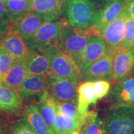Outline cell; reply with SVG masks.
Wrapping results in <instances>:
<instances>
[{
    "instance_id": "cell-4",
    "label": "cell",
    "mask_w": 134,
    "mask_h": 134,
    "mask_svg": "<svg viewBox=\"0 0 134 134\" xmlns=\"http://www.w3.org/2000/svg\"><path fill=\"white\" fill-rule=\"evenodd\" d=\"M64 9L70 26L80 29L92 26L96 11L94 4L89 0H65Z\"/></svg>"
},
{
    "instance_id": "cell-12",
    "label": "cell",
    "mask_w": 134,
    "mask_h": 134,
    "mask_svg": "<svg viewBox=\"0 0 134 134\" xmlns=\"http://www.w3.org/2000/svg\"><path fill=\"white\" fill-rule=\"evenodd\" d=\"M43 22L40 15L30 11L11 21L9 27L19 34L24 41L27 42L34 35Z\"/></svg>"
},
{
    "instance_id": "cell-31",
    "label": "cell",
    "mask_w": 134,
    "mask_h": 134,
    "mask_svg": "<svg viewBox=\"0 0 134 134\" xmlns=\"http://www.w3.org/2000/svg\"><path fill=\"white\" fill-rule=\"evenodd\" d=\"M11 132L13 134H36L21 119L12 124Z\"/></svg>"
},
{
    "instance_id": "cell-10",
    "label": "cell",
    "mask_w": 134,
    "mask_h": 134,
    "mask_svg": "<svg viewBox=\"0 0 134 134\" xmlns=\"http://www.w3.org/2000/svg\"><path fill=\"white\" fill-rule=\"evenodd\" d=\"M0 47L6 50L15 61H26L31 50L19 34L10 27L0 37Z\"/></svg>"
},
{
    "instance_id": "cell-26",
    "label": "cell",
    "mask_w": 134,
    "mask_h": 134,
    "mask_svg": "<svg viewBox=\"0 0 134 134\" xmlns=\"http://www.w3.org/2000/svg\"><path fill=\"white\" fill-rule=\"evenodd\" d=\"M125 19L122 47L130 48L134 47V19L125 9Z\"/></svg>"
},
{
    "instance_id": "cell-15",
    "label": "cell",
    "mask_w": 134,
    "mask_h": 134,
    "mask_svg": "<svg viewBox=\"0 0 134 134\" xmlns=\"http://www.w3.org/2000/svg\"><path fill=\"white\" fill-rule=\"evenodd\" d=\"M113 56L109 53L88 66L82 72L83 81H94L103 80L110 81Z\"/></svg>"
},
{
    "instance_id": "cell-9",
    "label": "cell",
    "mask_w": 134,
    "mask_h": 134,
    "mask_svg": "<svg viewBox=\"0 0 134 134\" xmlns=\"http://www.w3.org/2000/svg\"><path fill=\"white\" fill-rule=\"evenodd\" d=\"M108 100L110 107H128L134 109V74L113 85Z\"/></svg>"
},
{
    "instance_id": "cell-17",
    "label": "cell",
    "mask_w": 134,
    "mask_h": 134,
    "mask_svg": "<svg viewBox=\"0 0 134 134\" xmlns=\"http://www.w3.org/2000/svg\"><path fill=\"white\" fill-rule=\"evenodd\" d=\"M25 63L27 75L48 76L51 73L48 57L42 53L31 49Z\"/></svg>"
},
{
    "instance_id": "cell-1",
    "label": "cell",
    "mask_w": 134,
    "mask_h": 134,
    "mask_svg": "<svg viewBox=\"0 0 134 134\" xmlns=\"http://www.w3.org/2000/svg\"><path fill=\"white\" fill-rule=\"evenodd\" d=\"M69 26L68 20L65 18L43 22L34 35L26 43L31 49L42 53L57 49Z\"/></svg>"
},
{
    "instance_id": "cell-3",
    "label": "cell",
    "mask_w": 134,
    "mask_h": 134,
    "mask_svg": "<svg viewBox=\"0 0 134 134\" xmlns=\"http://www.w3.org/2000/svg\"><path fill=\"white\" fill-rule=\"evenodd\" d=\"M107 134H132L134 109L128 107H109L105 110Z\"/></svg>"
},
{
    "instance_id": "cell-2",
    "label": "cell",
    "mask_w": 134,
    "mask_h": 134,
    "mask_svg": "<svg viewBox=\"0 0 134 134\" xmlns=\"http://www.w3.org/2000/svg\"><path fill=\"white\" fill-rule=\"evenodd\" d=\"M48 57L51 73L79 85L83 81V74L74 59L62 50L57 48L43 53Z\"/></svg>"
},
{
    "instance_id": "cell-37",
    "label": "cell",
    "mask_w": 134,
    "mask_h": 134,
    "mask_svg": "<svg viewBox=\"0 0 134 134\" xmlns=\"http://www.w3.org/2000/svg\"><path fill=\"white\" fill-rule=\"evenodd\" d=\"M9 134H13V133H11V132H10V133H9Z\"/></svg>"
},
{
    "instance_id": "cell-6",
    "label": "cell",
    "mask_w": 134,
    "mask_h": 134,
    "mask_svg": "<svg viewBox=\"0 0 134 134\" xmlns=\"http://www.w3.org/2000/svg\"><path fill=\"white\" fill-rule=\"evenodd\" d=\"M77 84L52 73L47 76V92L58 103L77 104Z\"/></svg>"
},
{
    "instance_id": "cell-30",
    "label": "cell",
    "mask_w": 134,
    "mask_h": 134,
    "mask_svg": "<svg viewBox=\"0 0 134 134\" xmlns=\"http://www.w3.org/2000/svg\"><path fill=\"white\" fill-rule=\"evenodd\" d=\"M10 19L5 8L4 1L0 0V37L9 29Z\"/></svg>"
},
{
    "instance_id": "cell-14",
    "label": "cell",
    "mask_w": 134,
    "mask_h": 134,
    "mask_svg": "<svg viewBox=\"0 0 134 134\" xmlns=\"http://www.w3.org/2000/svg\"><path fill=\"white\" fill-rule=\"evenodd\" d=\"M126 0H113L103 9L96 11L91 27L99 33L104 27L117 19L125 9Z\"/></svg>"
},
{
    "instance_id": "cell-39",
    "label": "cell",
    "mask_w": 134,
    "mask_h": 134,
    "mask_svg": "<svg viewBox=\"0 0 134 134\" xmlns=\"http://www.w3.org/2000/svg\"><path fill=\"white\" fill-rule=\"evenodd\" d=\"M0 78H1V76H0Z\"/></svg>"
},
{
    "instance_id": "cell-38",
    "label": "cell",
    "mask_w": 134,
    "mask_h": 134,
    "mask_svg": "<svg viewBox=\"0 0 134 134\" xmlns=\"http://www.w3.org/2000/svg\"><path fill=\"white\" fill-rule=\"evenodd\" d=\"M3 1H4V0H3Z\"/></svg>"
},
{
    "instance_id": "cell-35",
    "label": "cell",
    "mask_w": 134,
    "mask_h": 134,
    "mask_svg": "<svg viewBox=\"0 0 134 134\" xmlns=\"http://www.w3.org/2000/svg\"><path fill=\"white\" fill-rule=\"evenodd\" d=\"M97 1H101V2H105V3H109L110 2V1H113V0H97Z\"/></svg>"
},
{
    "instance_id": "cell-20",
    "label": "cell",
    "mask_w": 134,
    "mask_h": 134,
    "mask_svg": "<svg viewBox=\"0 0 134 134\" xmlns=\"http://www.w3.org/2000/svg\"><path fill=\"white\" fill-rule=\"evenodd\" d=\"M23 100L19 92L0 84V110L19 113L23 109Z\"/></svg>"
},
{
    "instance_id": "cell-33",
    "label": "cell",
    "mask_w": 134,
    "mask_h": 134,
    "mask_svg": "<svg viewBox=\"0 0 134 134\" xmlns=\"http://www.w3.org/2000/svg\"><path fill=\"white\" fill-rule=\"evenodd\" d=\"M9 133L6 125L0 122V134H9Z\"/></svg>"
},
{
    "instance_id": "cell-11",
    "label": "cell",
    "mask_w": 134,
    "mask_h": 134,
    "mask_svg": "<svg viewBox=\"0 0 134 134\" xmlns=\"http://www.w3.org/2000/svg\"><path fill=\"white\" fill-rule=\"evenodd\" d=\"M125 19V10L114 21L100 30V35L104 39L113 54L121 47Z\"/></svg>"
},
{
    "instance_id": "cell-19",
    "label": "cell",
    "mask_w": 134,
    "mask_h": 134,
    "mask_svg": "<svg viewBox=\"0 0 134 134\" xmlns=\"http://www.w3.org/2000/svg\"><path fill=\"white\" fill-rule=\"evenodd\" d=\"M21 119L36 134H55L43 120L36 104L29 105L25 109Z\"/></svg>"
},
{
    "instance_id": "cell-23",
    "label": "cell",
    "mask_w": 134,
    "mask_h": 134,
    "mask_svg": "<svg viewBox=\"0 0 134 134\" xmlns=\"http://www.w3.org/2000/svg\"><path fill=\"white\" fill-rule=\"evenodd\" d=\"M86 122V114L76 119L63 116L57 112L53 132L55 134H70L75 130L81 129Z\"/></svg>"
},
{
    "instance_id": "cell-13",
    "label": "cell",
    "mask_w": 134,
    "mask_h": 134,
    "mask_svg": "<svg viewBox=\"0 0 134 134\" xmlns=\"http://www.w3.org/2000/svg\"><path fill=\"white\" fill-rule=\"evenodd\" d=\"M32 12L40 15L44 22L60 18L65 9V0H30Z\"/></svg>"
},
{
    "instance_id": "cell-16",
    "label": "cell",
    "mask_w": 134,
    "mask_h": 134,
    "mask_svg": "<svg viewBox=\"0 0 134 134\" xmlns=\"http://www.w3.org/2000/svg\"><path fill=\"white\" fill-rule=\"evenodd\" d=\"M47 76L27 75L22 83L19 93L23 100L41 97L47 91Z\"/></svg>"
},
{
    "instance_id": "cell-27",
    "label": "cell",
    "mask_w": 134,
    "mask_h": 134,
    "mask_svg": "<svg viewBox=\"0 0 134 134\" xmlns=\"http://www.w3.org/2000/svg\"><path fill=\"white\" fill-rule=\"evenodd\" d=\"M57 112L61 114L63 116L76 119L81 117L83 115H81L78 113L77 104L70 103H58L56 101Z\"/></svg>"
},
{
    "instance_id": "cell-34",
    "label": "cell",
    "mask_w": 134,
    "mask_h": 134,
    "mask_svg": "<svg viewBox=\"0 0 134 134\" xmlns=\"http://www.w3.org/2000/svg\"><path fill=\"white\" fill-rule=\"evenodd\" d=\"M81 129H78V130H75V131L71 132V133H70V134H80V130H81Z\"/></svg>"
},
{
    "instance_id": "cell-8",
    "label": "cell",
    "mask_w": 134,
    "mask_h": 134,
    "mask_svg": "<svg viewBox=\"0 0 134 134\" xmlns=\"http://www.w3.org/2000/svg\"><path fill=\"white\" fill-rule=\"evenodd\" d=\"M109 53L111 52L104 39L97 34L91 37L86 47L74 59L83 72L88 66Z\"/></svg>"
},
{
    "instance_id": "cell-36",
    "label": "cell",
    "mask_w": 134,
    "mask_h": 134,
    "mask_svg": "<svg viewBox=\"0 0 134 134\" xmlns=\"http://www.w3.org/2000/svg\"><path fill=\"white\" fill-rule=\"evenodd\" d=\"M132 134H134V129H133V132H132Z\"/></svg>"
},
{
    "instance_id": "cell-5",
    "label": "cell",
    "mask_w": 134,
    "mask_h": 134,
    "mask_svg": "<svg viewBox=\"0 0 134 134\" xmlns=\"http://www.w3.org/2000/svg\"><path fill=\"white\" fill-rule=\"evenodd\" d=\"M100 34L93 27L80 29L69 26L65 32L59 49L75 58L86 47L92 36Z\"/></svg>"
},
{
    "instance_id": "cell-21",
    "label": "cell",
    "mask_w": 134,
    "mask_h": 134,
    "mask_svg": "<svg viewBox=\"0 0 134 134\" xmlns=\"http://www.w3.org/2000/svg\"><path fill=\"white\" fill-rule=\"evenodd\" d=\"M97 100L94 93L93 81H85L79 84L77 88V108L80 114H86L89 106L96 104Z\"/></svg>"
},
{
    "instance_id": "cell-32",
    "label": "cell",
    "mask_w": 134,
    "mask_h": 134,
    "mask_svg": "<svg viewBox=\"0 0 134 134\" xmlns=\"http://www.w3.org/2000/svg\"><path fill=\"white\" fill-rule=\"evenodd\" d=\"M125 9L134 19V0H126Z\"/></svg>"
},
{
    "instance_id": "cell-25",
    "label": "cell",
    "mask_w": 134,
    "mask_h": 134,
    "mask_svg": "<svg viewBox=\"0 0 134 134\" xmlns=\"http://www.w3.org/2000/svg\"><path fill=\"white\" fill-rule=\"evenodd\" d=\"M4 3L9 17L10 23L31 11L30 0H4Z\"/></svg>"
},
{
    "instance_id": "cell-28",
    "label": "cell",
    "mask_w": 134,
    "mask_h": 134,
    "mask_svg": "<svg viewBox=\"0 0 134 134\" xmlns=\"http://www.w3.org/2000/svg\"><path fill=\"white\" fill-rule=\"evenodd\" d=\"M12 57L6 50L0 47V76L6 74L15 62Z\"/></svg>"
},
{
    "instance_id": "cell-18",
    "label": "cell",
    "mask_w": 134,
    "mask_h": 134,
    "mask_svg": "<svg viewBox=\"0 0 134 134\" xmlns=\"http://www.w3.org/2000/svg\"><path fill=\"white\" fill-rule=\"evenodd\" d=\"M27 76L25 61H16L9 71L0 78V84L19 92Z\"/></svg>"
},
{
    "instance_id": "cell-24",
    "label": "cell",
    "mask_w": 134,
    "mask_h": 134,
    "mask_svg": "<svg viewBox=\"0 0 134 134\" xmlns=\"http://www.w3.org/2000/svg\"><path fill=\"white\" fill-rule=\"evenodd\" d=\"M80 134H107L105 122L98 116L96 112H88L86 122L80 130Z\"/></svg>"
},
{
    "instance_id": "cell-7",
    "label": "cell",
    "mask_w": 134,
    "mask_h": 134,
    "mask_svg": "<svg viewBox=\"0 0 134 134\" xmlns=\"http://www.w3.org/2000/svg\"><path fill=\"white\" fill-rule=\"evenodd\" d=\"M112 56L110 82L113 85L134 74V47L124 48L121 47Z\"/></svg>"
},
{
    "instance_id": "cell-29",
    "label": "cell",
    "mask_w": 134,
    "mask_h": 134,
    "mask_svg": "<svg viewBox=\"0 0 134 134\" xmlns=\"http://www.w3.org/2000/svg\"><path fill=\"white\" fill-rule=\"evenodd\" d=\"M94 93L97 99H102L108 94L110 90L109 81L103 80H99L93 81Z\"/></svg>"
},
{
    "instance_id": "cell-22",
    "label": "cell",
    "mask_w": 134,
    "mask_h": 134,
    "mask_svg": "<svg viewBox=\"0 0 134 134\" xmlns=\"http://www.w3.org/2000/svg\"><path fill=\"white\" fill-rule=\"evenodd\" d=\"M36 105L43 120L53 132L57 115L56 101L48 95L46 91L40 97L39 102Z\"/></svg>"
}]
</instances>
